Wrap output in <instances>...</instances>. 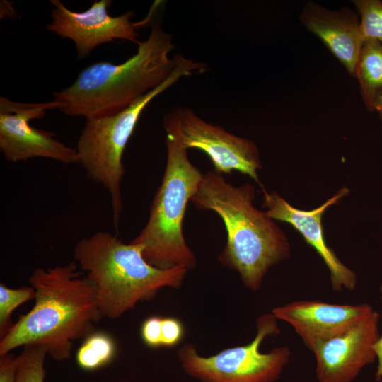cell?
<instances>
[{
  "label": "cell",
  "mask_w": 382,
  "mask_h": 382,
  "mask_svg": "<svg viewBox=\"0 0 382 382\" xmlns=\"http://www.w3.org/2000/svg\"><path fill=\"white\" fill-rule=\"evenodd\" d=\"M77 265L72 261L32 272L29 282L35 291V304L0 340V355L40 345L53 359L62 361L71 357L75 340L95 332L103 317L96 289Z\"/></svg>",
  "instance_id": "obj_1"
},
{
  "label": "cell",
  "mask_w": 382,
  "mask_h": 382,
  "mask_svg": "<svg viewBox=\"0 0 382 382\" xmlns=\"http://www.w3.org/2000/svg\"><path fill=\"white\" fill-rule=\"evenodd\" d=\"M255 198L252 184L233 186L214 170L204 174L191 198L195 208L214 211L224 221L227 242L218 260L236 270L252 291L259 289L272 266L290 255L285 233L266 211L255 207Z\"/></svg>",
  "instance_id": "obj_2"
},
{
  "label": "cell",
  "mask_w": 382,
  "mask_h": 382,
  "mask_svg": "<svg viewBox=\"0 0 382 382\" xmlns=\"http://www.w3.org/2000/svg\"><path fill=\"white\" fill-rule=\"evenodd\" d=\"M172 36L154 23L147 39L125 62H100L83 69L69 87L53 93L61 112L86 120L115 115L166 81L178 66L181 54L170 57Z\"/></svg>",
  "instance_id": "obj_3"
},
{
  "label": "cell",
  "mask_w": 382,
  "mask_h": 382,
  "mask_svg": "<svg viewBox=\"0 0 382 382\" xmlns=\"http://www.w3.org/2000/svg\"><path fill=\"white\" fill-rule=\"evenodd\" d=\"M141 244L125 243L116 236L98 231L79 240L74 261L93 284L103 317L116 319L141 301L153 299L163 287L178 288L188 270H163L144 257Z\"/></svg>",
  "instance_id": "obj_4"
},
{
  "label": "cell",
  "mask_w": 382,
  "mask_h": 382,
  "mask_svg": "<svg viewBox=\"0 0 382 382\" xmlns=\"http://www.w3.org/2000/svg\"><path fill=\"white\" fill-rule=\"evenodd\" d=\"M166 163L161 183L150 206L145 226L130 242L143 245L144 259L159 269L197 265L183 231L187 204L202 180V173L189 160L187 149L166 134Z\"/></svg>",
  "instance_id": "obj_5"
},
{
  "label": "cell",
  "mask_w": 382,
  "mask_h": 382,
  "mask_svg": "<svg viewBox=\"0 0 382 382\" xmlns=\"http://www.w3.org/2000/svg\"><path fill=\"white\" fill-rule=\"evenodd\" d=\"M205 66L182 55L170 76L162 84L139 98L123 110L110 116L86 120L79 138L76 152L79 163L87 177L108 192L112 222L118 228L123 209L121 192L125 174L123 152L144 108L158 95L185 76L201 74Z\"/></svg>",
  "instance_id": "obj_6"
},
{
  "label": "cell",
  "mask_w": 382,
  "mask_h": 382,
  "mask_svg": "<svg viewBox=\"0 0 382 382\" xmlns=\"http://www.w3.org/2000/svg\"><path fill=\"white\" fill-rule=\"evenodd\" d=\"M277 318L264 314L257 320V334L250 343L224 349L210 357L200 356L192 345L178 352L182 367L200 382H273L279 378L290 357L287 347H279L264 353L263 340L279 334Z\"/></svg>",
  "instance_id": "obj_7"
},
{
  "label": "cell",
  "mask_w": 382,
  "mask_h": 382,
  "mask_svg": "<svg viewBox=\"0 0 382 382\" xmlns=\"http://www.w3.org/2000/svg\"><path fill=\"white\" fill-rule=\"evenodd\" d=\"M163 125L166 134L187 149L195 148L204 152L215 172L231 174L237 170L260 183L257 173L262 163L258 148L252 140L208 122L191 108L181 106L170 110L163 118Z\"/></svg>",
  "instance_id": "obj_8"
},
{
  "label": "cell",
  "mask_w": 382,
  "mask_h": 382,
  "mask_svg": "<svg viewBox=\"0 0 382 382\" xmlns=\"http://www.w3.org/2000/svg\"><path fill=\"white\" fill-rule=\"evenodd\" d=\"M55 100L45 103H22L0 98V150L12 162L45 158L66 164L79 163L76 149L55 139L53 132L30 125L42 118L47 110L61 109Z\"/></svg>",
  "instance_id": "obj_9"
},
{
  "label": "cell",
  "mask_w": 382,
  "mask_h": 382,
  "mask_svg": "<svg viewBox=\"0 0 382 382\" xmlns=\"http://www.w3.org/2000/svg\"><path fill=\"white\" fill-rule=\"evenodd\" d=\"M380 315L372 310L335 335L308 347L315 355L320 382H351L376 357L373 346L378 334Z\"/></svg>",
  "instance_id": "obj_10"
},
{
  "label": "cell",
  "mask_w": 382,
  "mask_h": 382,
  "mask_svg": "<svg viewBox=\"0 0 382 382\" xmlns=\"http://www.w3.org/2000/svg\"><path fill=\"white\" fill-rule=\"evenodd\" d=\"M53 6L52 21L47 25L48 31L64 38L71 40L78 58L87 57L97 46L122 39L133 42L137 41L135 23L130 19L134 16L127 11L118 16H111L108 8L110 0L95 1L83 12L69 10L60 0H50Z\"/></svg>",
  "instance_id": "obj_11"
},
{
  "label": "cell",
  "mask_w": 382,
  "mask_h": 382,
  "mask_svg": "<svg viewBox=\"0 0 382 382\" xmlns=\"http://www.w3.org/2000/svg\"><path fill=\"white\" fill-rule=\"evenodd\" d=\"M262 189V206L266 208L268 215L272 219L291 225L302 235L306 242L316 250L330 271L332 289L336 291L344 289L353 290L357 284V276L340 260L334 251L326 244L322 224L325 211L347 195L349 189L341 188L321 206L308 211L296 209L277 192H268L263 187Z\"/></svg>",
  "instance_id": "obj_12"
},
{
  "label": "cell",
  "mask_w": 382,
  "mask_h": 382,
  "mask_svg": "<svg viewBox=\"0 0 382 382\" xmlns=\"http://www.w3.org/2000/svg\"><path fill=\"white\" fill-rule=\"evenodd\" d=\"M299 21L322 41L347 71L355 77L365 42L359 14L347 6L330 10L309 1L304 4Z\"/></svg>",
  "instance_id": "obj_13"
},
{
  "label": "cell",
  "mask_w": 382,
  "mask_h": 382,
  "mask_svg": "<svg viewBox=\"0 0 382 382\" xmlns=\"http://www.w3.org/2000/svg\"><path fill=\"white\" fill-rule=\"evenodd\" d=\"M368 304L339 305L320 301H296L272 309L289 323L307 347L344 330L372 311Z\"/></svg>",
  "instance_id": "obj_14"
},
{
  "label": "cell",
  "mask_w": 382,
  "mask_h": 382,
  "mask_svg": "<svg viewBox=\"0 0 382 382\" xmlns=\"http://www.w3.org/2000/svg\"><path fill=\"white\" fill-rule=\"evenodd\" d=\"M355 77L359 84L361 96L366 109L374 112V103L382 91V44L369 40L364 42Z\"/></svg>",
  "instance_id": "obj_15"
},
{
  "label": "cell",
  "mask_w": 382,
  "mask_h": 382,
  "mask_svg": "<svg viewBox=\"0 0 382 382\" xmlns=\"http://www.w3.org/2000/svg\"><path fill=\"white\" fill-rule=\"evenodd\" d=\"M115 354L113 338L105 332H94L84 340L77 351L76 359L81 369L94 371L108 364Z\"/></svg>",
  "instance_id": "obj_16"
},
{
  "label": "cell",
  "mask_w": 382,
  "mask_h": 382,
  "mask_svg": "<svg viewBox=\"0 0 382 382\" xmlns=\"http://www.w3.org/2000/svg\"><path fill=\"white\" fill-rule=\"evenodd\" d=\"M35 291L31 286L17 289L0 284V339L3 338L12 328L11 314L19 306L31 299H35Z\"/></svg>",
  "instance_id": "obj_17"
},
{
  "label": "cell",
  "mask_w": 382,
  "mask_h": 382,
  "mask_svg": "<svg viewBox=\"0 0 382 382\" xmlns=\"http://www.w3.org/2000/svg\"><path fill=\"white\" fill-rule=\"evenodd\" d=\"M19 355L20 364L16 382H45L46 347L40 345H25Z\"/></svg>",
  "instance_id": "obj_18"
},
{
  "label": "cell",
  "mask_w": 382,
  "mask_h": 382,
  "mask_svg": "<svg viewBox=\"0 0 382 382\" xmlns=\"http://www.w3.org/2000/svg\"><path fill=\"white\" fill-rule=\"evenodd\" d=\"M364 37L382 44V1L381 0H354Z\"/></svg>",
  "instance_id": "obj_19"
},
{
  "label": "cell",
  "mask_w": 382,
  "mask_h": 382,
  "mask_svg": "<svg viewBox=\"0 0 382 382\" xmlns=\"http://www.w3.org/2000/svg\"><path fill=\"white\" fill-rule=\"evenodd\" d=\"M184 335L183 323L174 317L162 318L161 342L162 347H173L178 345Z\"/></svg>",
  "instance_id": "obj_20"
},
{
  "label": "cell",
  "mask_w": 382,
  "mask_h": 382,
  "mask_svg": "<svg viewBox=\"0 0 382 382\" xmlns=\"http://www.w3.org/2000/svg\"><path fill=\"white\" fill-rule=\"evenodd\" d=\"M161 321L162 317L153 316L142 323L141 336L144 342L150 347H162Z\"/></svg>",
  "instance_id": "obj_21"
},
{
  "label": "cell",
  "mask_w": 382,
  "mask_h": 382,
  "mask_svg": "<svg viewBox=\"0 0 382 382\" xmlns=\"http://www.w3.org/2000/svg\"><path fill=\"white\" fill-rule=\"evenodd\" d=\"M20 355L11 352L0 355V382H16Z\"/></svg>",
  "instance_id": "obj_22"
},
{
  "label": "cell",
  "mask_w": 382,
  "mask_h": 382,
  "mask_svg": "<svg viewBox=\"0 0 382 382\" xmlns=\"http://www.w3.org/2000/svg\"><path fill=\"white\" fill-rule=\"evenodd\" d=\"M382 295V286H381ZM376 357L378 359V366L376 373V378L378 382H382V335L379 337L373 346Z\"/></svg>",
  "instance_id": "obj_23"
},
{
  "label": "cell",
  "mask_w": 382,
  "mask_h": 382,
  "mask_svg": "<svg viewBox=\"0 0 382 382\" xmlns=\"http://www.w3.org/2000/svg\"><path fill=\"white\" fill-rule=\"evenodd\" d=\"M374 112H376L382 122V91L375 98L374 103Z\"/></svg>",
  "instance_id": "obj_24"
}]
</instances>
